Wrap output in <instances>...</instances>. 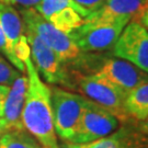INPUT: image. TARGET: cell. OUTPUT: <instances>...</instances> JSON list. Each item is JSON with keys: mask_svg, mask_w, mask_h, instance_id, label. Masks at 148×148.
Returning a JSON list of instances; mask_svg holds the SVG:
<instances>
[{"mask_svg": "<svg viewBox=\"0 0 148 148\" xmlns=\"http://www.w3.org/2000/svg\"><path fill=\"white\" fill-rule=\"evenodd\" d=\"M51 101L56 136L70 142L82 115L86 98L59 87H51Z\"/></svg>", "mask_w": 148, "mask_h": 148, "instance_id": "3", "label": "cell"}, {"mask_svg": "<svg viewBox=\"0 0 148 148\" xmlns=\"http://www.w3.org/2000/svg\"><path fill=\"white\" fill-rule=\"evenodd\" d=\"M24 27L34 32L37 36L53 49L63 64L79 60L81 51L68 34L59 31L58 29L46 21L34 8L19 9Z\"/></svg>", "mask_w": 148, "mask_h": 148, "instance_id": "2", "label": "cell"}, {"mask_svg": "<svg viewBox=\"0 0 148 148\" xmlns=\"http://www.w3.org/2000/svg\"><path fill=\"white\" fill-rule=\"evenodd\" d=\"M57 148H75L73 143H69V142H64L62 140L60 143L58 142V145H57Z\"/></svg>", "mask_w": 148, "mask_h": 148, "instance_id": "25", "label": "cell"}, {"mask_svg": "<svg viewBox=\"0 0 148 148\" xmlns=\"http://www.w3.org/2000/svg\"><path fill=\"white\" fill-rule=\"evenodd\" d=\"M9 91V86L0 85V119L3 115V106H5V97Z\"/></svg>", "mask_w": 148, "mask_h": 148, "instance_id": "21", "label": "cell"}, {"mask_svg": "<svg viewBox=\"0 0 148 148\" xmlns=\"http://www.w3.org/2000/svg\"><path fill=\"white\" fill-rule=\"evenodd\" d=\"M113 56L127 60L148 74V32L136 20L123 29L112 47Z\"/></svg>", "mask_w": 148, "mask_h": 148, "instance_id": "8", "label": "cell"}, {"mask_svg": "<svg viewBox=\"0 0 148 148\" xmlns=\"http://www.w3.org/2000/svg\"><path fill=\"white\" fill-rule=\"evenodd\" d=\"M136 21L139 22V23H140L148 32V7L142 12V13H140V16L136 19Z\"/></svg>", "mask_w": 148, "mask_h": 148, "instance_id": "23", "label": "cell"}, {"mask_svg": "<svg viewBox=\"0 0 148 148\" xmlns=\"http://www.w3.org/2000/svg\"><path fill=\"white\" fill-rule=\"evenodd\" d=\"M125 130L126 127L123 126L109 136L85 144L73 143V145L75 148H123V137L125 134Z\"/></svg>", "mask_w": 148, "mask_h": 148, "instance_id": "16", "label": "cell"}, {"mask_svg": "<svg viewBox=\"0 0 148 148\" xmlns=\"http://www.w3.org/2000/svg\"><path fill=\"white\" fill-rule=\"evenodd\" d=\"M41 0H0V2L12 7H19L20 9H29V8H36Z\"/></svg>", "mask_w": 148, "mask_h": 148, "instance_id": "19", "label": "cell"}, {"mask_svg": "<svg viewBox=\"0 0 148 148\" xmlns=\"http://www.w3.org/2000/svg\"><path fill=\"white\" fill-rule=\"evenodd\" d=\"M121 122L111 112L86 99L84 112L69 143L85 144L111 135L119 130Z\"/></svg>", "mask_w": 148, "mask_h": 148, "instance_id": "7", "label": "cell"}, {"mask_svg": "<svg viewBox=\"0 0 148 148\" xmlns=\"http://www.w3.org/2000/svg\"><path fill=\"white\" fill-rule=\"evenodd\" d=\"M35 10L59 31L69 34L85 23L90 12L74 0H41Z\"/></svg>", "mask_w": 148, "mask_h": 148, "instance_id": "10", "label": "cell"}, {"mask_svg": "<svg viewBox=\"0 0 148 148\" xmlns=\"http://www.w3.org/2000/svg\"><path fill=\"white\" fill-rule=\"evenodd\" d=\"M7 132V127H5V124L3 120L2 119H0V136L2 135V134H5Z\"/></svg>", "mask_w": 148, "mask_h": 148, "instance_id": "26", "label": "cell"}, {"mask_svg": "<svg viewBox=\"0 0 148 148\" xmlns=\"http://www.w3.org/2000/svg\"><path fill=\"white\" fill-rule=\"evenodd\" d=\"M19 74L20 71L14 68L10 62L0 54V85L10 87Z\"/></svg>", "mask_w": 148, "mask_h": 148, "instance_id": "18", "label": "cell"}, {"mask_svg": "<svg viewBox=\"0 0 148 148\" xmlns=\"http://www.w3.org/2000/svg\"><path fill=\"white\" fill-rule=\"evenodd\" d=\"M0 54L8 59V51H7V44H5V38L2 32V27L0 24Z\"/></svg>", "mask_w": 148, "mask_h": 148, "instance_id": "22", "label": "cell"}, {"mask_svg": "<svg viewBox=\"0 0 148 148\" xmlns=\"http://www.w3.org/2000/svg\"><path fill=\"white\" fill-rule=\"evenodd\" d=\"M23 64L27 77V95L21 115L23 128L31 134L43 148H57L58 138L54 128L51 87L42 80L31 56Z\"/></svg>", "mask_w": 148, "mask_h": 148, "instance_id": "1", "label": "cell"}, {"mask_svg": "<svg viewBox=\"0 0 148 148\" xmlns=\"http://www.w3.org/2000/svg\"><path fill=\"white\" fill-rule=\"evenodd\" d=\"M27 74L20 73L9 87V91H8V95L5 100L3 115L1 119L5 122L7 132L24 130L23 124H22L21 115L23 106H24L25 95H27Z\"/></svg>", "mask_w": 148, "mask_h": 148, "instance_id": "13", "label": "cell"}, {"mask_svg": "<svg viewBox=\"0 0 148 148\" xmlns=\"http://www.w3.org/2000/svg\"><path fill=\"white\" fill-rule=\"evenodd\" d=\"M124 109L131 121H143L148 116V82L130 92L124 101Z\"/></svg>", "mask_w": 148, "mask_h": 148, "instance_id": "14", "label": "cell"}, {"mask_svg": "<svg viewBox=\"0 0 148 148\" xmlns=\"http://www.w3.org/2000/svg\"><path fill=\"white\" fill-rule=\"evenodd\" d=\"M137 130L139 132L144 133V134H147L148 135V116L143 120V121L138 122L137 123Z\"/></svg>", "mask_w": 148, "mask_h": 148, "instance_id": "24", "label": "cell"}, {"mask_svg": "<svg viewBox=\"0 0 148 148\" xmlns=\"http://www.w3.org/2000/svg\"><path fill=\"white\" fill-rule=\"evenodd\" d=\"M74 1L89 12L95 10L103 2V0H74Z\"/></svg>", "mask_w": 148, "mask_h": 148, "instance_id": "20", "label": "cell"}, {"mask_svg": "<svg viewBox=\"0 0 148 148\" xmlns=\"http://www.w3.org/2000/svg\"><path fill=\"white\" fill-rule=\"evenodd\" d=\"M0 148H43L25 130L9 131L0 136Z\"/></svg>", "mask_w": 148, "mask_h": 148, "instance_id": "15", "label": "cell"}, {"mask_svg": "<svg viewBox=\"0 0 148 148\" xmlns=\"http://www.w3.org/2000/svg\"><path fill=\"white\" fill-rule=\"evenodd\" d=\"M25 36L31 49V59L38 75L43 77L47 84L67 86L68 75L56 53L34 32L27 27Z\"/></svg>", "mask_w": 148, "mask_h": 148, "instance_id": "9", "label": "cell"}, {"mask_svg": "<svg viewBox=\"0 0 148 148\" xmlns=\"http://www.w3.org/2000/svg\"><path fill=\"white\" fill-rule=\"evenodd\" d=\"M76 86L86 99L104 108L122 124L131 122L124 109L126 95L103 78L93 75H77Z\"/></svg>", "mask_w": 148, "mask_h": 148, "instance_id": "5", "label": "cell"}, {"mask_svg": "<svg viewBox=\"0 0 148 148\" xmlns=\"http://www.w3.org/2000/svg\"><path fill=\"white\" fill-rule=\"evenodd\" d=\"M0 24L5 38L8 60L20 73H25L23 62L31 56V49L25 36V27L19 10L0 2Z\"/></svg>", "mask_w": 148, "mask_h": 148, "instance_id": "6", "label": "cell"}, {"mask_svg": "<svg viewBox=\"0 0 148 148\" xmlns=\"http://www.w3.org/2000/svg\"><path fill=\"white\" fill-rule=\"evenodd\" d=\"M148 7V0H103L95 10L85 18V22L136 20Z\"/></svg>", "mask_w": 148, "mask_h": 148, "instance_id": "12", "label": "cell"}, {"mask_svg": "<svg viewBox=\"0 0 148 148\" xmlns=\"http://www.w3.org/2000/svg\"><path fill=\"white\" fill-rule=\"evenodd\" d=\"M123 148H148V135L126 127L123 137Z\"/></svg>", "mask_w": 148, "mask_h": 148, "instance_id": "17", "label": "cell"}, {"mask_svg": "<svg viewBox=\"0 0 148 148\" xmlns=\"http://www.w3.org/2000/svg\"><path fill=\"white\" fill-rule=\"evenodd\" d=\"M131 20L85 22L68 35L82 53H98L112 49L123 29Z\"/></svg>", "mask_w": 148, "mask_h": 148, "instance_id": "4", "label": "cell"}, {"mask_svg": "<svg viewBox=\"0 0 148 148\" xmlns=\"http://www.w3.org/2000/svg\"><path fill=\"white\" fill-rule=\"evenodd\" d=\"M95 75L115 86L126 95L137 87L148 82L147 73L119 57L106 59Z\"/></svg>", "mask_w": 148, "mask_h": 148, "instance_id": "11", "label": "cell"}]
</instances>
